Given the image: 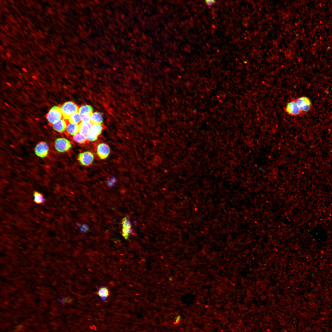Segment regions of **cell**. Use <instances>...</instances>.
<instances>
[{
	"mask_svg": "<svg viewBox=\"0 0 332 332\" xmlns=\"http://www.w3.org/2000/svg\"><path fill=\"white\" fill-rule=\"evenodd\" d=\"M62 116L60 107L55 106L49 110L46 114V118L48 121L53 124L61 119Z\"/></svg>",
	"mask_w": 332,
	"mask_h": 332,
	"instance_id": "7a4b0ae2",
	"label": "cell"
},
{
	"mask_svg": "<svg viewBox=\"0 0 332 332\" xmlns=\"http://www.w3.org/2000/svg\"><path fill=\"white\" fill-rule=\"evenodd\" d=\"M77 159L82 165L88 166L93 163L94 156L91 152L87 151L80 153L78 155Z\"/></svg>",
	"mask_w": 332,
	"mask_h": 332,
	"instance_id": "5b68a950",
	"label": "cell"
},
{
	"mask_svg": "<svg viewBox=\"0 0 332 332\" xmlns=\"http://www.w3.org/2000/svg\"><path fill=\"white\" fill-rule=\"evenodd\" d=\"M297 103L302 112L308 111L311 106V103L309 98L306 97H302L296 99Z\"/></svg>",
	"mask_w": 332,
	"mask_h": 332,
	"instance_id": "52a82bcc",
	"label": "cell"
},
{
	"mask_svg": "<svg viewBox=\"0 0 332 332\" xmlns=\"http://www.w3.org/2000/svg\"><path fill=\"white\" fill-rule=\"evenodd\" d=\"M133 231V230L131 228H123L122 229V235L124 237L125 239H127L128 238L129 235Z\"/></svg>",
	"mask_w": 332,
	"mask_h": 332,
	"instance_id": "ffe728a7",
	"label": "cell"
},
{
	"mask_svg": "<svg viewBox=\"0 0 332 332\" xmlns=\"http://www.w3.org/2000/svg\"><path fill=\"white\" fill-rule=\"evenodd\" d=\"M49 150L48 145L44 141H41L38 143L34 149L36 155L41 158L46 157L48 153Z\"/></svg>",
	"mask_w": 332,
	"mask_h": 332,
	"instance_id": "8992f818",
	"label": "cell"
},
{
	"mask_svg": "<svg viewBox=\"0 0 332 332\" xmlns=\"http://www.w3.org/2000/svg\"><path fill=\"white\" fill-rule=\"evenodd\" d=\"M79 124L70 123L66 126V130L69 134L74 136L79 132Z\"/></svg>",
	"mask_w": 332,
	"mask_h": 332,
	"instance_id": "8fae6325",
	"label": "cell"
},
{
	"mask_svg": "<svg viewBox=\"0 0 332 332\" xmlns=\"http://www.w3.org/2000/svg\"><path fill=\"white\" fill-rule=\"evenodd\" d=\"M90 131L97 136L99 135L101 133L102 131V126L100 124H92Z\"/></svg>",
	"mask_w": 332,
	"mask_h": 332,
	"instance_id": "ac0fdd59",
	"label": "cell"
},
{
	"mask_svg": "<svg viewBox=\"0 0 332 332\" xmlns=\"http://www.w3.org/2000/svg\"><path fill=\"white\" fill-rule=\"evenodd\" d=\"M93 107L90 105H84L81 106L78 109V112L81 115H91L93 113Z\"/></svg>",
	"mask_w": 332,
	"mask_h": 332,
	"instance_id": "7c38bea8",
	"label": "cell"
},
{
	"mask_svg": "<svg viewBox=\"0 0 332 332\" xmlns=\"http://www.w3.org/2000/svg\"><path fill=\"white\" fill-rule=\"evenodd\" d=\"M78 226L80 227V230L83 232H86L89 230V227L85 224H83L81 226L80 224H77Z\"/></svg>",
	"mask_w": 332,
	"mask_h": 332,
	"instance_id": "603a6c76",
	"label": "cell"
},
{
	"mask_svg": "<svg viewBox=\"0 0 332 332\" xmlns=\"http://www.w3.org/2000/svg\"><path fill=\"white\" fill-rule=\"evenodd\" d=\"M7 84H8V85H10V84H9V83H7Z\"/></svg>",
	"mask_w": 332,
	"mask_h": 332,
	"instance_id": "4316f807",
	"label": "cell"
},
{
	"mask_svg": "<svg viewBox=\"0 0 332 332\" xmlns=\"http://www.w3.org/2000/svg\"><path fill=\"white\" fill-rule=\"evenodd\" d=\"M285 111L288 114L292 116H297L302 113L296 99H292L287 103Z\"/></svg>",
	"mask_w": 332,
	"mask_h": 332,
	"instance_id": "3957f363",
	"label": "cell"
},
{
	"mask_svg": "<svg viewBox=\"0 0 332 332\" xmlns=\"http://www.w3.org/2000/svg\"><path fill=\"white\" fill-rule=\"evenodd\" d=\"M122 221V224L123 228H131V223L129 219L127 217H125L123 218Z\"/></svg>",
	"mask_w": 332,
	"mask_h": 332,
	"instance_id": "44dd1931",
	"label": "cell"
},
{
	"mask_svg": "<svg viewBox=\"0 0 332 332\" xmlns=\"http://www.w3.org/2000/svg\"><path fill=\"white\" fill-rule=\"evenodd\" d=\"M92 124L91 122H81L79 124V132L86 136L90 130Z\"/></svg>",
	"mask_w": 332,
	"mask_h": 332,
	"instance_id": "30bf717a",
	"label": "cell"
},
{
	"mask_svg": "<svg viewBox=\"0 0 332 332\" xmlns=\"http://www.w3.org/2000/svg\"><path fill=\"white\" fill-rule=\"evenodd\" d=\"M97 294L102 300H105L109 296V292L106 287L102 286L99 289Z\"/></svg>",
	"mask_w": 332,
	"mask_h": 332,
	"instance_id": "5bb4252c",
	"label": "cell"
},
{
	"mask_svg": "<svg viewBox=\"0 0 332 332\" xmlns=\"http://www.w3.org/2000/svg\"><path fill=\"white\" fill-rule=\"evenodd\" d=\"M98 136L90 130L86 136L87 139L90 141H94L97 139Z\"/></svg>",
	"mask_w": 332,
	"mask_h": 332,
	"instance_id": "d6986e66",
	"label": "cell"
},
{
	"mask_svg": "<svg viewBox=\"0 0 332 332\" xmlns=\"http://www.w3.org/2000/svg\"><path fill=\"white\" fill-rule=\"evenodd\" d=\"M70 141L65 138H57L55 141L54 147L58 152H63L69 150L72 147Z\"/></svg>",
	"mask_w": 332,
	"mask_h": 332,
	"instance_id": "277c9868",
	"label": "cell"
},
{
	"mask_svg": "<svg viewBox=\"0 0 332 332\" xmlns=\"http://www.w3.org/2000/svg\"><path fill=\"white\" fill-rule=\"evenodd\" d=\"M68 119L70 123L77 124L81 121V116L77 112L71 115Z\"/></svg>",
	"mask_w": 332,
	"mask_h": 332,
	"instance_id": "9a60e30c",
	"label": "cell"
},
{
	"mask_svg": "<svg viewBox=\"0 0 332 332\" xmlns=\"http://www.w3.org/2000/svg\"><path fill=\"white\" fill-rule=\"evenodd\" d=\"M64 119H69L73 113L78 112L79 109L78 106L74 102L68 101L64 103L60 107Z\"/></svg>",
	"mask_w": 332,
	"mask_h": 332,
	"instance_id": "6da1fadb",
	"label": "cell"
},
{
	"mask_svg": "<svg viewBox=\"0 0 332 332\" xmlns=\"http://www.w3.org/2000/svg\"><path fill=\"white\" fill-rule=\"evenodd\" d=\"M91 115H85L81 116L82 122L85 123L91 122Z\"/></svg>",
	"mask_w": 332,
	"mask_h": 332,
	"instance_id": "7402d4cb",
	"label": "cell"
},
{
	"mask_svg": "<svg viewBox=\"0 0 332 332\" xmlns=\"http://www.w3.org/2000/svg\"><path fill=\"white\" fill-rule=\"evenodd\" d=\"M67 125L65 121L62 119L52 124L54 129L60 132H62L66 129Z\"/></svg>",
	"mask_w": 332,
	"mask_h": 332,
	"instance_id": "9c48e42d",
	"label": "cell"
},
{
	"mask_svg": "<svg viewBox=\"0 0 332 332\" xmlns=\"http://www.w3.org/2000/svg\"><path fill=\"white\" fill-rule=\"evenodd\" d=\"M91 122L92 124H101L103 122V118L101 114L98 112L93 113L91 116Z\"/></svg>",
	"mask_w": 332,
	"mask_h": 332,
	"instance_id": "4fadbf2b",
	"label": "cell"
},
{
	"mask_svg": "<svg viewBox=\"0 0 332 332\" xmlns=\"http://www.w3.org/2000/svg\"><path fill=\"white\" fill-rule=\"evenodd\" d=\"M34 201L37 204H41L44 201L43 195L38 192H34Z\"/></svg>",
	"mask_w": 332,
	"mask_h": 332,
	"instance_id": "e0dca14e",
	"label": "cell"
},
{
	"mask_svg": "<svg viewBox=\"0 0 332 332\" xmlns=\"http://www.w3.org/2000/svg\"><path fill=\"white\" fill-rule=\"evenodd\" d=\"M180 316H177L175 319V323H178L180 321Z\"/></svg>",
	"mask_w": 332,
	"mask_h": 332,
	"instance_id": "484cf974",
	"label": "cell"
},
{
	"mask_svg": "<svg viewBox=\"0 0 332 332\" xmlns=\"http://www.w3.org/2000/svg\"><path fill=\"white\" fill-rule=\"evenodd\" d=\"M110 152V148L106 144L102 143L98 145L97 153L100 159H105L107 158Z\"/></svg>",
	"mask_w": 332,
	"mask_h": 332,
	"instance_id": "ba28073f",
	"label": "cell"
},
{
	"mask_svg": "<svg viewBox=\"0 0 332 332\" xmlns=\"http://www.w3.org/2000/svg\"><path fill=\"white\" fill-rule=\"evenodd\" d=\"M59 300L60 301H61L62 303H63L65 302H69L71 301L72 300L71 298H63L62 299H59Z\"/></svg>",
	"mask_w": 332,
	"mask_h": 332,
	"instance_id": "d4e9b609",
	"label": "cell"
},
{
	"mask_svg": "<svg viewBox=\"0 0 332 332\" xmlns=\"http://www.w3.org/2000/svg\"><path fill=\"white\" fill-rule=\"evenodd\" d=\"M73 139L75 142L80 144L84 143L87 140L86 136L80 132H78L73 136Z\"/></svg>",
	"mask_w": 332,
	"mask_h": 332,
	"instance_id": "2e32d148",
	"label": "cell"
},
{
	"mask_svg": "<svg viewBox=\"0 0 332 332\" xmlns=\"http://www.w3.org/2000/svg\"><path fill=\"white\" fill-rule=\"evenodd\" d=\"M206 4L209 6H210L215 2V1L213 0H206L205 1Z\"/></svg>",
	"mask_w": 332,
	"mask_h": 332,
	"instance_id": "cb8c5ba5",
	"label": "cell"
}]
</instances>
